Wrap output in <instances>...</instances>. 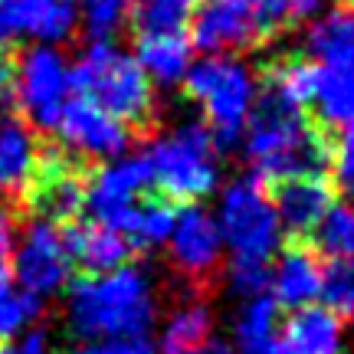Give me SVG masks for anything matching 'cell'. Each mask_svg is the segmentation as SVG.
Masks as SVG:
<instances>
[{
	"label": "cell",
	"instance_id": "7402d4cb",
	"mask_svg": "<svg viewBox=\"0 0 354 354\" xmlns=\"http://www.w3.org/2000/svg\"><path fill=\"white\" fill-rule=\"evenodd\" d=\"M279 338V305L269 295L243 299V308L233 318V342L240 354H269Z\"/></svg>",
	"mask_w": 354,
	"mask_h": 354
},
{
	"label": "cell",
	"instance_id": "74e56055",
	"mask_svg": "<svg viewBox=\"0 0 354 354\" xmlns=\"http://www.w3.org/2000/svg\"><path fill=\"white\" fill-rule=\"evenodd\" d=\"M190 354H240V351H236V348H230V344H223V342H214V338H210L203 348H197V351H190Z\"/></svg>",
	"mask_w": 354,
	"mask_h": 354
},
{
	"label": "cell",
	"instance_id": "d590c367",
	"mask_svg": "<svg viewBox=\"0 0 354 354\" xmlns=\"http://www.w3.org/2000/svg\"><path fill=\"white\" fill-rule=\"evenodd\" d=\"M13 240H17V227H13V216L7 210H0V272H7V256L13 253Z\"/></svg>",
	"mask_w": 354,
	"mask_h": 354
},
{
	"label": "cell",
	"instance_id": "4fadbf2b",
	"mask_svg": "<svg viewBox=\"0 0 354 354\" xmlns=\"http://www.w3.org/2000/svg\"><path fill=\"white\" fill-rule=\"evenodd\" d=\"M76 24V0H0V53L24 37L39 39L43 46L63 43Z\"/></svg>",
	"mask_w": 354,
	"mask_h": 354
},
{
	"label": "cell",
	"instance_id": "ba28073f",
	"mask_svg": "<svg viewBox=\"0 0 354 354\" xmlns=\"http://www.w3.org/2000/svg\"><path fill=\"white\" fill-rule=\"evenodd\" d=\"M73 99L69 63L56 46H33L17 63V102L43 131H56L66 102Z\"/></svg>",
	"mask_w": 354,
	"mask_h": 354
},
{
	"label": "cell",
	"instance_id": "2e32d148",
	"mask_svg": "<svg viewBox=\"0 0 354 354\" xmlns=\"http://www.w3.org/2000/svg\"><path fill=\"white\" fill-rule=\"evenodd\" d=\"M344 348L342 318H335L325 305H308L292 312L269 354H344Z\"/></svg>",
	"mask_w": 354,
	"mask_h": 354
},
{
	"label": "cell",
	"instance_id": "4316f807",
	"mask_svg": "<svg viewBox=\"0 0 354 354\" xmlns=\"http://www.w3.org/2000/svg\"><path fill=\"white\" fill-rule=\"evenodd\" d=\"M201 0H135L131 20L138 26V37H167L184 33V26L194 20Z\"/></svg>",
	"mask_w": 354,
	"mask_h": 354
},
{
	"label": "cell",
	"instance_id": "277c9868",
	"mask_svg": "<svg viewBox=\"0 0 354 354\" xmlns=\"http://www.w3.org/2000/svg\"><path fill=\"white\" fill-rule=\"evenodd\" d=\"M141 158L151 174V187H158L167 203L190 207L210 197L220 184V148L201 118H187L154 138Z\"/></svg>",
	"mask_w": 354,
	"mask_h": 354
},
{
	"label": "cell",
	"instance_id": "3957f363",
	"mask_svg": "<svg viewBox=\"0 0 354 354\" xmlns=\"http://www.w3.org/2000/svg\"><path fill=\"white\" fill-rule=\"evenodd\" d=\"M69 86L79 99L99 105L122 125L148 128L154 118L151 79L131 53L115 43H92L76 66H69Z\"/></svg>",
	"mask_w": 354,
	"mask_h": 354
},
{
	"label": "cell",
	"instance_id": "d6986e66",
	"mask_svg": "<svg viewBox=\"0 0 354 354\" xmlns=\"http://www.w3.org/2000/svg\"><path fill=\"white\" fill-rule=\"evenodd\" d=\"M305 50L322 66L354 73V7L328 10L305 33Z\"/></svg>",
	"mask_w": 354,
	"mask_h": 354
},
{
	"label": "cell",
	"instance_id": "ffe728a7",
	"mask_svg": "<svg viewBox=\"0 0 354 354\" xmlns=\"http://www.w3.org/2000/svg\"><path fill=\"white\" fill-rule=\"evenodd\" d=\"M39 145L33 131L17 118H0V187L26 190L39 167Z\"/></svg>",
	"mask_w": 354,
	"mask_h": 354
},
{
	"label": "cell",
	"instance_id": "8992f818",
	"mask_svg": "<svg viewBox=\"0 0 354 354\" xmlns=\"http://www.w3.org/2000/svg\"><path fill=\"white\" fill-rule=\"evenodd\" d=\"M190 46L207 56L250 50L292 24L286 0H201L194 10Z\"/></svg>",
	"mask_w": 354,
	"mask_h": 354
},
{
	"label": "cell",
	"instance_id": "1f68e13d",
	"mask_svg": "<svg viewBox=\"0 0 354 354\" xmlns=\"http://www.w3.org/2000/svg\"><path fill=\"white\" fill-rule=\"evenodd\" d=\"M227 282H230V289L236 292L240 299H256V295H266V289H269V266L230 259Z\"/></svg>",
	"mask_w": 354,
	"mask_h": 354
},
{
	"label": "cell",
	"instance_id": "52a82bcc",
	"mask_svg": "<svg viewBox=\"0 0 354 354\" xmlns=\"http://www.w3.org/2000/svg\"><path fill=\"white\" fill-rule=\"evenodd\" d=\"M214 220L223 236V250H230V256L240 263L269 266V259L282 246L276 207L266 197L263 184L253 177H243L223 187Z\"/></svg>",
	"mask_w": 354,
	"mask_h": 354
},
{
	"label": "cell",
	"instance_id": "8d00e7d4",
	"mask_svg": "<svg viewBox=\"0 0 354 354\" xmlns=\"http://www.w3.org/2000/svg\"><path fill=\"white\" fill-rule=\"evenodd\" d=\"M289 3V13H292V24L295 20H308L322 10V0H286Z\"/></svg>",
	"mask_w": 354,
	"mask_h": 354
},
{
	"label": "cell",
	"instance_id": "8fae6325",
	"mask_svg": "<svg viewBox=\"0 0 354 354\" xmlns=\"http://www.w3.org/2000/svg\"><path fill=\"white\" fill-rule=\"evenodd\" d=\"M171 246V263L180 276L190 282H207L223 263V236L210 210H203L197 203L184 207L174 214V230L167 236Z\"/></svg>",
	"mask_w": 354,
	"mask_h": 354
},
{
	"label": "cell",
	"instance_id": "5bb4252c",
	"mask_svg": "<svg viewBox=\"0 0 354 354\" xmlns=\"http://www.w3.org/2000/svg\"><path fill=\"white\" fill-rule=\"evenodd\" d=\"M30 210L46 223H69L86 207V180L63 154H43L30 187L24 190Z\"/></svg>",
	"mask_w": 354,
	"mask_h": 354
},
{
	"label": "cell",
	"instance_id": "ab89813d",
	"mask_svg": "<svg viewBox=\"0 0 354 354\" xmlns=\"http://www.w3.org/2000/svg\"><path fill=\"white\" fill-rule=\"evenodd\" d=\"M0 354H20V351H17V344H0Z\"/></svg>",
	"mask_w": 354,
	"mask_h": 354
},
{
	"label": "cell",
	"instance_id": "9a60e30c",
	"mask_svg": "<svg viewBox=\"0 0 354 354\" xmlns=\"http://www.w3.org/2000/svg\"><path fill=\"white\" fill-rule=\"evenodd\" d=\"M331 203H335L331 184L322 174H302L279 180L276 197H272L279 227H282V233H289L295 240H305V236L315 233V227L322 223V216L328 214Z\"/></svg>",
	"mask_w": 354,
	"mask_h": 354
},
{
	"label": "cell",
	"instance_id": "83f0119b",
	"mask_svg": "<svg viewBox=\"0 0 354 354\" xmlns=\"http://www.w3.org/2000/svg\"><path fill=\"white\" fill-rule=\"evenodd\" d=\"M39 315V302L26 295L20 286H13L7 272H0V344L30 331V325Z\"/></svg>",
	"mask_w": 354,
	"mask_h": 354
},
{
	"label": "cell",
	"instance_id": "e0dca14e",
	"mask_svg": "<svg viewBox=\"0 0 354 354\" xmlns=\"http://www.w3.org/2000/svg\"><path fill=\"white\" fill-rule=\"evenodd\" d=\"M322 269L318 256L305 246H289L276 259V269H269V286H272V302L299 312L315 305L322 292Z\"/></svg>",
	"mask_w": 354,
	"mask_h": 354
},
{
	"label": "cell",
	"instance_id": "836d02e7",
	"mask_svg": "<svg viewBox=\"0 0 354 354\" xmlns=\"http://www.w3.org/2000/svg\"><path fill=\"white\" fill-rule=\"evenodd\" d=\"M17 102V66L7 53H0V112Z\"/></svg>",
	"mask_w": 354,
	"mask_h": 354
},
{
	"label": "cell",
	"instance_id": "6da1fadb",
	"mask_svg": "<svg viewBox=\"0 0 354 354\" xmlns=\"http://www.w3.org/2000/svg\"><path fill=\"white\" fill-rule=\"evenodd\" d=\"M158 318L154 279L141 266H122L79 279L66 299L69 331L82 342H122L148 335Z\"/></svg>",
	"mask_w": 354,
	"mask_h": 354
},
{
	"label": "cell",
	"instance_id": "484cf974",
	"mask_svg": "<svg viewBox=\"0 0 354 354\" xmlns=\"http://www.w3.org/2000/svg\"><path fill=\"white\" fill-rule=\"evenodd\" d=\"M174 230V207L165 197H141L135 203V210L128 214L122 236L128 240V246H138V250H158L165 246L167 236Z\"/></svg>",
	"mask_w": 354,
	"mask_h": 354
},
{
	"label": "cell",
	"instance_id": "9c48e42d",
	"mask_svg": "<svg viewBox=\"0 0 354 354\" xmlns=\"http://www.w3.org/2000/svg\"><path fill=\"white\" fill-rule=\"evenodd\" d=\"M13 272L20 289L33 295L37 302L59 295L73 272V256H69L63 230L46 220H33L13 250Z\"/></svg>",
	"mask_w": 354,
	"mask_h": 354
},
{
	"label": "cell",
	"instance_id": "7a4b0ae2",
	"mask_svg": "<svg viewBox=\"0 0 354 354\" xmlns=\"http://www.w3.org/2000/svg\"><path fill=\"white\" fill-rule=\"evenodd\" d=\"M243 151L253 167V180L279 184L289 177L322 174V167L328 165L331 141L325 128L312 125L302 109H292L263 92L243 131Z\"/></svg>",
	"mask_w": 354,
	"mask_h": 354
},
{
	"label": "cell",
	"instance_id": "cb8c5ba5",
	"mask_svg": "<svg viewBox=\"0 0 354 354\" xmlns=\"http://www.w3.org/2000/svg\"><path fill=\"white\" fill-rule=\"evenodd\" d=\"M312 105H315V112H318V128L351 125L354 122V73L318 66Z\"/></svg>",
	"mask_w": 354,
	"mask_h": 354
},
{
	"label": "cell",
	"instance_id": "e575fe53",
	"mask_svg": "<svg viewBox=\"0 0 354 354\" xmlns=\"http://www.w3.org/2000/svg\"><path fill=\"white\" fill-rule=\"evenodd\" d=\"M109 354H161L158 344L148 338V335H138V338H122L109 348Z\"/></svg>",
	"mask_w": 354,
	"mask_h": 354
},
{
	"label": "cell",
	"instance_id": "7c38bea8",
	"mask_svg": "<svg viewBox=\"0 0 354 354\" xmlns=\"http://www.w3.org/2000/svg\"><path fill=\"white\" fill-rule=\"evenodd\" d=\"M59 138L73 154L99 158V161H118L131 145V131L118 118L105 115L99 105L86 99H69L59 115Z\"/></svg>",
	"mask_w": 354,
	"mask_h": 354
},
{
	"label": "cell",
	"instance_id": "30bf717a",
	"mask_svg": "<svg viewBox=\"0 0 354 354\" xmlns=\"http://www.w3.org/2000/svg\"><path fill=\"white\" fill-rule=\"evenodd\" d=\"M148 187H151V174H148L145 158L109 161L86 184V210L92 214V223L122 233L128 214L135 210V203Z\"/></svg>",
	"mask_w": 354,
	"mask_h": 354
},
{
	"label": "cell",
	"instance_id": "44dd1931",
	"mask_svg": "<svg viewBox=\"0 0 354 354\" xmlns=\"http://www.w3.org/2000/svg\"><path fill=\"white\" fill-rule=\"evenodd\" d=\"M145 76L158 86H180L194 66V46L184 33L167 37H138V56Z\"/></svg>",
	"mask_w": 354,
	"mask_h": 354
},
{
	"label": "cell",
	"instance_id": "ac0fdd59",
	"mask_svg": "<svg viewBox=\"0 0 354 354\" xmlns=\"http://www.w3.org/2000/svg\"><path fill=\"white\" fill-rule=\"evenodd\" d=\"M63 236H66L73 263H79L92 276H102V272H112V269L128 266L131 246H128V240L118 230L99 227V223H82V227L73 223V227L63 230Z\"/></svg>",
	"mask_w": 354,
	"mask_h": 354
},
{
	"label": "cell",
	"instance_id": "f1b7e54d",
	"mask_svg": "<svg viewBox=\"0 0 354 354\" xmlns=\"http://www.w3.org/2000/svg\"><path fill=\"white\" fill-rule=\"evenodd\" d=\"M315 240L325 256L354 263V203H331L315 227Z\"/></svg>",
	"mask_w": 354,
	"mask_h": 354
},
{
	"label": "cell",
	"instance_id": "d4e9b609",
	"mask_svg": "<svg viewBox=\"0 0 354 354\" xmlns=\"http://www.w3.org/2000/svg\"><path fill=\"white\" fill-rule=\"evenodd\" d=\"M315 79H318V63L289 56V59H279L266 69V88L272 99L286 102L292 109H308L315 99Z\"/></svg>",
	"mask_w": 354,
	"mask_h": 354
},
{
	"label": "cell",
	"instance_id": "f35d334b",
	"mask_svg": "<svg viewBox=\"0 0 354 354\" xmlns=\"http://www.w3.org/2000/svg\"><path fill=\"white\" fill-rule=\"evenodd\" d=\"M59 354H109V348H105V344L86 342V344H76V348H66V351H59Z\"/></svg>",
	"mask_w": 354,
	"mask_h": 354
},
{
	"label": "cell",
	"instance_id": "4dcf8cb0",
	"mask_svg": "<svg viewBox=\"0 0 354 354\" xmlns=\"http://www.w3.org/2000/svg\"><path fill=\"white\" fill-rule=\"evenodd\" d=\"M318 299L325 302L335 318L354 322V263L348 259H331L322 269V292Z\"/></svg>",
	"mask_w": 354,
	"mask_h": 354
},
{
	"label": "cell",
	"instance_id": "d6a6232c",
	"mask_svg": "<svg viewBox=\"0 0 354 354\" xmlns=\"http://www.w3.org/2000/svg\"><path fill=\"white\" fill-rule=\"evenodd\" d=\"M328 165H331V174H335V184L342 190H348V194H354V122L344 125L342 138L331 145Z\"/></svg>",
	"mask_w": 354,
	"mask_h": 354
},
{
	"label": "cell",
	"instance_id": "603a6c76",
	"mask_svg": "<svg viewBox=\"0 0 354 354\" xmlns=\"http://www.w3.org/2000/svg\"><path fill=\"white\" fill-rule=\"evenodd\" d=\"M214 338V312L203 302H184L167 315L161 328V351L190 354Z\"/></svg>",
	"mask_w": 354,
	"mask_h": 354
},
{
	"label": "cell",
	"instance_id": "5b68a950",
	"mask_svg": "<svg viewBox=\"0 0 354 354\" xmlns=\"http://www.w3.org/2000/svg\"><path fill=\"white\" fill-rule=\"evenodd\" d=\"M184 86H187L190 99L201 105L203 118H207L203 125L210 128L216 148L220 151L236 148L243 141L250 112L259 99V82H256L253 69L243 59L207 56L190 66Z\"/></svg>",
	"mask_w": 354,
	"mask_h": 354
},
{
	"label": "cell",
	"instance_id": "f546056e",
	"mask_svg": "<svg viewBox=\"0 0 354 354\" xmlns=\"http://www.w3.org/2000/svg\"><path fill=\"white\" fill-rule=\"evenodd\" d=\"M131 3L135 0H79L76 10L82 20V33L92 43H112V37L125 26Z\"/></svg>",
	"mask_w": 354,
	"mask_h": 354
}]
</instances>
